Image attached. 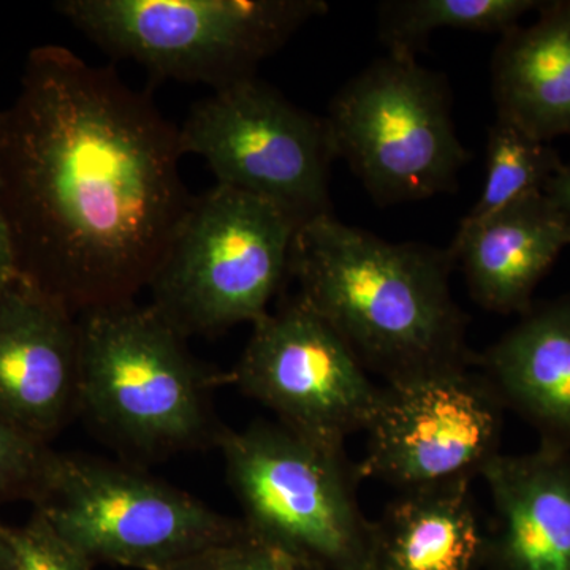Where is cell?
I'll use <instances>...</instances> for the list:
<instances>
[{"instance_id":"7a4b0ae2","label":"cell","mask_w":570,"mask_h":570,"mask_svg":"<svg viewBox=\"0 0 570 570\" xmlns=\"http://www.w3.org/2000/svg\"><path fill=\"white\" fill-rule=\"evenodd\" d=\"M455 268L449 247L385 242L326 214L296 230L288 277L363 366L393 382L475 362Z\"/></svg>"},{"instance_id":"d4e9b609","label":"cell","mask_w":570,"mask_h":570,"mask_svg":"<svg viewBox=\"0 0 570 570\" xmlns=\"http://www.w3.org/2000/svg\"><path fill=\"white\" fill-rule=\"evenodd\" d=\"M0 570H14L13 551H11L7 524L0 521Z\"/></svg>"},{"instance_id":"7c38bea8","label":"cell","mask_w":570,"mask_h":570,"mask_svg":"<svg viewBox=\"0 0 570 570\" xmlns=\"http://www.w3.org/2000/svg\"><path fill=\"white\" fill-rule=\"evenodd\" d=\"M78 392V317L20 276L0 285V420L50 445Z\"/></svg>"},{"instance_id":"52a82bcc","label":"cell","mask_w":570,"mask_h":570,"mask_svg":"<svg viewBox=\"0 0 570 570\" xmlns=\"http://www.w3.org/2000/svg\"><path fill=\"white\" fill-rule=\"evenodd\" d=\"M33 509L94 566L167 570L246 531L130 461L58 453Z\"/></svg>"},{"instance_id":"6da1fadb","label":"cell","mask_w":570,"mask_h":570,"mask_svg":"<svg viewBox=\"0 0 570 570\" xmlns=\"http://www.w3.org/2000/svg\"><path fill=\"white\" fill-rule=\"evenodd\" d=\"M179 127L111 67L33 48L0 110V204L17 275L73 316L135 302L194 197Z\"/></svg>"},{"instance_id":"9a60e30c","label":"cell","mask_w":570,"mask_h":570,"mask_svg":"<svg viewBox=\"0 0 570 570\" xmlns=\"http://www.w3.org/2000/svg\"><path fill=\"white\" fill-rule=\"evenodd\" d=\"M475 366L542 442L570 450V294L534 303Z\"/></svg>"},{"instance_id":"cb8c5ba5","label":"cell","mask_w":570,"mask_h":570,"mask_svg":"<svg viewBox=\"0 0 570 570\" xmlns=\"http://www.w3.org/2000/svg\"><path fill=\"white\" fill-rule=\"evenodd\" d=\"M17 276L9 225H7L6 214H3L2 204H0V285L9 283Z\"/></svg>"},{"instance_id":"8fae6325","label":"cell","mask_w":570,"mask_h":570,"mask_svg":"<svg viewBox=\"0 0 570 570\" xmlns=\"http://www.w3.org/2000/svg\"><path fill=\"white\" fill-rule=\"evenodd\" d=\"M230 376L277 423L335 449L365 433L382 390L346 341L296 296L255 322Z\"/></svg>"},{"instance_id":"ffe728a7","label":"cell","mask_w":570,"mask_h":570,"mask_svg":"<svg viewBox=\"0 0 570 570\" xmlns=\"http://www.w3.org/2000/svg\"><path fill=\"white\" fill-rule=\"evenodd\" d=\"M56 452L0 420V505L36 502Z\"/></svg>"},{"instance_id":"4fadbf2b","label":"cell","mask_w":570,"mask_h":570,"mask_svg":"<svg viewBox=\"0 0 570 570\" xmlns=\"http://www.w3.org/2000/svg\"><path fill=\"white\" fill-rule=\"evenodd\" d=\"M494 509L487 570H570V450L499 453L482 475Z\"/></svg>"},{"instance_id":"5bb4252c","label":"cell","mask_w":570,"mask_h":570,"mask_svg":"<svg viewBox=\"0 0 570 570\" xmlns=\"http://www.w3.org/2000/svg\"><path fill=\"white\" fill-rule=\"evenodd\" d=\"M568 225L546 194L479 220H461L449 253L472 299L497 314H527L535 288L564 247Z\"/></svg>"},{"instance_id":"7402d4cb","label":"cell","mask_w":570,"mask_h":570,"mask_svg":"<svg viewBox=\"0 0 570 570\" xmlns=\"http://www.w3.org/2000/svg\"><path fill=\"white\" fill-rule=\"evenodd\" d=\"M14 570H94L88 558L73 549L48 520L33 509L20 527L7 524Z\"/></svg>"},{"instance_id":"277c9868","label":"cell","mask_w":570,"mask_h":570,"mask_svg":"<svg viewBox=\"0 0 570 570\" xmlns=\"http://www.w3.org/2000/svg\"><path fill=\"white\" fill-rule=\"evenodd\" d=\"M55 9L100 50L160 80L214 91L258 66L324 17L322 0H61Z\"/></svg>"},{"instance_id":"9c48e42d","label":"cell","mask_w":570,"mask_h":570,"mask_svg":"<svg viewBox=\"0 0 570 570\" xmlns=\"http://www.w3.org/2000/svg\"><path fill=\"white\" fill-rule=\"evenodd\" d=\"M184 156L202 157L216 186L276 205L303 225L332 213L335 146L325 118L296 107L268 82L217 89L179 127Z\"/></svg>"},{"instance_id":"ba28073f","label":"cell","mask_w":570,"mask_h":570,"mask_svg":"<svg viewBox=\"0 0 570 570\" xmlns=\"http://www.w3.org/2000/svg\"><path fill=\"white\" fill-rule=\"evenodd\" d=\"M450 96L444 75L389 52L333 97L325 121L336 159L379 206L459 189L472 156L456 135Z\"/></svg>"},{"instance_id":"5b68a950","label":"cell","mask_w":570,"mask_h":570,"mask_svg":"<svg viewBox=\"0 0 570 570\" xmlns=\"http://www.w3.org/2000/svg\"><path fill=\"white\" fill-rule=\"evenodd\" d=\"M225 478L254 538L324 570H370L373 521L356 498V466L277 422L225 426Z\"/></svg>"},{"instance_id":"44dd1931","label":"cell","mask_w":570,"mask_h":570,"mask_svg":"<svg viewBox=\"0 0 570 570\" xmlns=\"http://www.w3.org/2000/svg\"><path fill=\"white\" fill-rule=\"evenodd\" d=\"M167 570H324L245 531Z\"/></svg>"},{"instance_id":"603a6c76","label":"cell","mask_w":570,"mask_h":570,"mask_svg":"<svg viewBox=\"0 0 570 570\" xmlns=\"http://www.w3.org/2000/svg\"><path fill=\"white\" fill-rule=\"evenodd\" d=\"M543 194L560 212L562 219L568 225L570 235V160L569 163H562L560 170L547 184Z\"/></svg>"},{"instance_id":"3957f363","label":"cell","mask_w":570,"mask_h":570,"mask_svg":"<svg viewBox=\"0 0 570 570\" xmlns=\"http://www.w3.org/2000/svg\"><path fill=\"white\" fill-rule=\"evenodd\" d=\"M78 415L126 461L217 448L225 425L212 393L230 373L195 358L186 337L151 305L97 307L78 316Z\"/></svg>"},{"instance_id":"e0dca14e","label":"cell","mask_w":570,"mask_h":570,"mask_svg":"<svg viewBox=\"0 0 570 570\" xmlns=\"http://www.w3.org/2000/svg\"><path fill=\"white\" fill-rule=\"evenodd\" d=\"M485 546L471 483L401 491L373 521L370 570H478Z\"/></svg>"},{"instance_id":"ac0fdd59","label":"cell","mask_w":570,"mask_h":570,"mask_svg":"<svg viewBox=\"0 0 570 570\" xmlns=\"http://www.w3.org/2000/svg\"><path fill=\"white\" fill-rule=\"evenodd\" d=\"M539 0H387L377 7L379 39L392 55L415 56L438 29L512 31Z\"/></svg>"},{"instance_id":"d6986e66","label":"cell","mask_w":570,"mask_h":570,"mask_svg":"<svg viewBox=\"0 0 570 570\" xmlns=\"http://www.w3.org/2000/svg\"><path fill=\"white\" fill-rule=\"evenodd\" d=\"M560 154L515 124L497 118L487 138V175L482 194L463 220H479L505 206L542 194L560 170Z\"/></svg>"},{"instance_id":"30bf717a","label":"cell","mask_w":570,"mask_h":570,"mask_svg":"<svg viewBox=\"0 0 570 570\" xmlns=\"http://www.w3.org/2000/svg\"><path fill=\"white\" fill-rule=\"evenodd\" d=\"M504 411L475 362L387 382L356 474L401 491L472 483L501 453Z\"/></svg>"},{"instance_id":"2e32d148","label":"cell","mask_w":570,"mask_h":570,"mask_svg":"<svg viewBox=\"0 0 570 570\" xmlns=\"http://www.w3.org/2000/svg\"><path fill=\"white\" fill-rule=\"evenodd\" d=\"M497 118L542 141L570 138V0H549L530 26L501 36L491 61Z\"/></svg>"},{"instance_id":"8992f818","label":"cell","mask_w":570,"mask_h":570,"mask_svg":"<svg viewBox=\"0 0 570 570\" xmlns=\"http://www.w3.org/2000/svg\"><path fill=\"white\" fill-rule=\"evenodd\" d=\"M298 227L269 202L212 187L176 228L148 285L149 305L186 340L254 325L288 277Z\"/></svg>"}]
</instances>
